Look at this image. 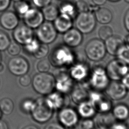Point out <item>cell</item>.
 Wrapping results in <instances>:
<instances>
[{
  "mask_svg": "<svg viewBox=\"0 0 129 129\" xmlns=\"http://www.w3.org/2000/svg\"><path fill=\"white\" fill-rule=\"evenodd\" d=\"M51 65L56 68H69L77 60L75 52L67 45L59 44L55 46L48 58Z\"/></svg>",
  "mask_w": 129,
  "mask_h": 129,
  "instance_id": "cell-1",
  "label": "cell"
},
{
  "mask_svg": "<svg viewBox=\"0 0 129 129\" xmlns=\"http://www.w3.org/2000/svg\"><path fill=\"white\" fill-rule=\"evenodd\" d=\"M110 81L105 68L101 65H96L91 69L87 81L90 90L100 92L105 91Z\"/></svg>",
  "mask_w": 129,
  "mask_h": 129,
  "instance_id": "cell-2",
  "label": "cell"
},
{
  "mask_svg": "<svg viewBox=\"0 0 129 129\" xmlns=\"http://www.w3.org/2000/svg\"><path fill=\"white\" fill-rule=\"evenodd\" d=\"M31 84L36 93L46 96L55 89V77L48 72H39L33 76Z\"/></svg>",
  "mask_w": 129,
  "mask_h": 129,
  "instance_id": "cell-3",
  "label": "cell"
},
{
  "mask_svg": "<svg viewBox=\"0 0 129 129\" xmlns=\"http://www.w3.org/2000/svg\"><path fill=\"white\" fill-rule=\"evenodd\" d=\"M84 52L87 58L94 62L102 60L107 53L104 41L97 38L91 39L86 43Z\"/></svg>",
  "mask_w": 129,
  "mask_h": 129,
  "instance_id": "cell-4",
  "label": "cell"
},
{
  "mask_svg": "<svg viewBox=\"0 0 129 129\" xmlns=\"http://www.w3.org/2000/svg\"><path fill=\"white\" fill-rule=\"evenodd\" d=\"M75 25L83 34L92 32L96 26V20L94 14L91 11L79 13L75 17Z\"/></svg>",
  "mask_w": 129,
  "mask_h": 129,
  "instance_id": "cell-5",
  "label": "cell"
},
{
  "mask_svg": "<svg viewBox=\"0 0 129 129\" xmlns=\"http://www.w3.org/2000/svg\"><path fill=\"white\" fill-rule=\"evenodd\" d=\"M88 100L99 113L111 112L113 107L112 100L103 92L90 90Z\"/></svg>",
  "mask_w": 129,
  "mask_h": 129,
  "instance_id": "cell-6",
  "label": "cell"
},
{
  "mask_svg": "<svg viewBox=\"0 0 129 129\" xmlns=\"http://www.w3.org/2000/svg\"><path fill=\"white\" fill-rule=\"evenodd\" d=\"M80 116L76 109L67 106L58 110L57 119L65 128L73 129L79 123Z\"/></svg>",
  "mask_w": 129,
  "mask_h": 129,
  "instance_id": "cell-7",
  "label": "cell"
},
{
  "mask_svg": "<svg viewBox=\"0 0 129 129\" xmlns=\"http://www.w3.org/2000/svg\"><path fill=\"white\" fill-rule=\"evenodd\" d=\"M105 70L111 81H120L129 73L128 66L118 58H114L107 64Z\"/></svg>",
  "mask_w": 129,
  "mask_h": 129,
  "instance_id": "cell-8",
  "label": "cell"
},
{
  "mask_svg": "<svg viewBox=\"0 0 129 129\" xmlns=\"http://www.w3.org/2000/svg\"><path fill=\"white\" fill-rule=\"evenodd\" d=\"M35 106L30 113L34 121L44 123L49 121L52 116L53 111L46 105L44 98L39 97L35 100Z\"/></svg>",
  "mask_w": 129,
  "mask_h": 129,
  "instance_id": "cell-9",
  "label": "cell"
},
{
  "mask_svg": "<svg viewBox=\"0 0 129 129\" xmlns=\"http://www.w3.org/2000/svg\"><path fill=\"white\" fill-rule=\"evenodd\" d=\"M36 29V38L41 43L50 44L57 37L58 33L51 22H44Z\"/></svg>",
  "mask_w": 129,
  "mask_h": 129,
  "instance_id": "cell-10",
  "label": "cell"
},
{
  "mask_svg": "<svg viewBox=\"0 0 129 129\" xmlns=\"http://www.w3.org/2000/svg\"><path fill=\"white\" fill-rule=\"evenodd\" d=\"M91 69L89 64L84 61L77 60L69 68V74L77 83L88 81Z\"/></svg>",
  "mask_w": 129,
  "mask_h": 129,
  "instance_id": "cell-11",
  "label": "cell"
},
{
  "mask_svg": "<svg viewBox=\"0 0 129 129\" xmlns=\"http://www.w3.org/2000/svg\"><path fill=\"white\" fill-rule=\"evenodd\" d=\"M7 66L9 72L16 76L27 74L30 68L28 60L25 57L19 55L10 58Z\"/></svg>",
  "mask_w": 129,
  "mask_h": 129,
  "instance_id": "cell-12",
  "label": "cell"
},
{
  "mask_svg": "<svg viewBox=\"0 0 129 129\" xmlns=\"http://www.w3.org/2000/svg\"><path fill=\"white\" fill-rule=\"evenodd\" d=\"M55 77V89L56 91L67 95L71 93L74 86V81L64 71H60Z\"/></svg>",
  "mask_w": 129,
  "mask_h": 129,
  "instance_id": "cell-13",
  "label": "cell"
},
{
  "mask_svg": "<svg viewBox=\"0 0 129 129\" xmlns=\"http://www.w3.org/2000/svg\"><path fill=\"white\" fill-rule=\"evenodd\" d=\"M112 100H120L126 97L128 90L120 81H111L104 91Z\"/></svg>",
  "mask_w": 129,
  "mask_h": 129,
  "instance_id": "cell-14",
  "label": "cell"
},
{
  "mask_svg": "<svg viewBox=\"0 0 129 129\" xmlns=\"http://www.w3.org/2000/svg\"><path fill=\"white\" fill-rule=\"evenodd\" d=\"M22 18L24 24L32 29H37L44 21L41 10L36 7H31Z\"/></svg>",
  "mask_w": 129,
  "mask_h": 129,
  "instance_id": "cell-15",
  "label": "cell"
},
{
  "mask_svg": "<svg viewBox=\"0 0 129 129\" xmlns=\"http://www.w3.org/2000/svg\"><path fill=\"white\" fill-rule=\"evenodd\" d=\"M90 91V89L87 81L77 83L74 85L70 93L71 99L74 103L77 105L88 100Z\"/></svg>",
  "mask_w": 129,
  "mask_h": 129,
  "instance_id": "cell-16",
  "label": "cell"
},
{
  "mask_svg": "<svg viewBox=\"0 0 129 129\" xmlns=\"http://www.w3.org/2000/svg\"><path fill=\"white\" fill-rule=\"evenodd\" d=\"M13 37L15 42L24 45L34 38V32L26 25H20L13 30Z\"/></svg>",
  "mask_w": 129,
  "mask_h": 129,
  "instance_id": "cell-17",
  "label": "cell"
},
{
  "mask_svg": "<svg viewBox=\"0 0 129 129\" xmlns=\"http://www.w3.org/2000/svg\"><path fill=\"white\" fill-rule=\"evenodd\" d=\"M66 95L57 91H52L44 98L45 102L48 107L53 111L59 110L62 107L67 106Z\"/></svg>",
  "mask_w": 129,
  "mask_h": 129,
  "instance_id": "cell-18",
  "label": "cell"
},
{
  "mask_svg": "<svg viewBox=\"0 0 129 129\" xmlns=\"http://www.w3.org/2000/svg\"><path fill=\"white\" fill-rule=\"evenodd\" d=\"M62 34L63 44L70 48L79 46L83 40V34L76 28L72 27Z\"/></svg>",
  "mask_w": 129,
  "mask_h": 129,
  "instance_id": "cell-19",
  "label": "cell"
},
{
  "mask_svg": "<svg viewBox=\"0 0 129 129\" xmlns=\"http://www.w3.org/2000/svg\"><path fill=\"white\" fill-rule=\"evenodd\" d=\"M19 24V17L12 11H5L0 15V25L7 30H13Z\"/></svg>",
  "mask_w": 129,
  "mask_h": 129,
  "instance_id": "cell-20",
  "label": "cell"
},
{
  "mask_svg": "<svg viewBox=\"0 0 129 129\" xmlns=\"http://www.w3.org/2000/svg\"><path fill=\"white\" fill-rule=\"evenodd\" d=\"M104 42L106 52L112 56H116L118 51L124 44L123 39L118 35H112Z\"/></svg>",
  "mask_w": 129,
  "mask_h": 129,
  "instance_id": "cell-21",
  "label": "cell"
},
{
  "mask_svg": "<svg viewBox=\"0 0 129 129\" xmlns=\"http://www.w3.org/2000/svg\"><path fill=\"white\" fill-rule=\"evenodd\" d=\"M54 27L57 33L63 34L73 27V19L59 14L53 22Z\"/></svg>",
  "mask_w": 129,
  "mask_h": 129,
  "instance_id": "cell-22",
  "label": "cell"
},
{
  "mask_svg": "<svg viewBox=\"0 0 129 129\" xmlns=\"http://www.w3.org/2000/svg\"><path fill=\"white\" fill-rule=\"evenodd\" d=\"M76 110L80 117L83 119L92 118L96 116L97 113L93 105L89 100L79 104Z\"/></svg>",
  "mask_w": 129,
  "mask_h": 129,
  "instance_id": "cell-23",
  "label": "cell"
},
{
  "mask_svg": "<svg viewBox=\"0 0 129 129\" xmlns=\"http://www.w3.org/2000/svg\"><path fill=\"white\" fill-rule=\"evenodd\" d=\"M117 121L123 122L129 118V106L125 103H118L113 106L111 111Z\"/></svg>",
  "mask_w": 129,
  "mask_h": 129,
  "instance_id": "cell-24",
  "label": "cell"
},
{
  "mask_svg": "<svg viewBox=\"0 0 129 129\" xmlns=\"http://www.w3.org/2000/svg\"><path fill=\"white\" fill-rule=\"evenodd\" d=\"M94 15L96 21L104 25L110 23L113 19L112 12L106 7H98L95 10Z\"/></svg>",
  "mask_w": 129,
  "mask_h": 129,
  "instance_id": "cell-25",
  "label": "cell"
},
{
  "mask_svg": "<svg viewBox=\"0 0 129 129\" xmlns=\"http://www.w3.org/2000/svg\"><path fill=\"white\" fill-rule=\"evenodd\" d=\"M117 121L111 112L101 113L97 116L95 125L97 127L110 128V127Z\"/></svg>",
  "mask_w": 129,
  "mask_h": 129,
  "instance_id": "cell-26",
  "label": "cell"
},
{
  "mask_svg": "<svg viewBox=\"0 0 129 129\" xmlns=\"http://www.w3.org/2000/svg\"><path fill=\"white\" fill-rule=\"evenodd\" d=\"M59 14L62 15L72 19L75 18L78 14L75 3L68 1L62 2L58 7Z\"/></svg>",
  "mask_w": 129,
  "mask_h": 129,
  "instance_id": "cell-27",
  "label": "cell"
},
{
  "mask_svg": "<svg viewBox=\"0 0 129 129\" xmlns=\"http://www.w3.org/2000/svg\"><path fill=\"white\" fill-rule=\"evenodd\" d=\"M41 12L44 20L50 22H53L59 15L58 8L51 4L42 8Z\"/></svg>",
  "mask_w": 129,
  "mask_h": 129,
  "instance_id": "cell-28",
  "label": "cell"
},
{
  "mask_svg": "<svg viewBox=\"0 0 129 129\" xmlns=\"http://www.w3.org/2000/svg\"><path fill=\"white\" fill-rule=\"evenodd\" d=\"M31 8L29 3L25 0H20L14 2V12L18 16L22 17Z\"/></svg>",
  "mask_w": 129,
  "mask_h": 129,
  "instance_id": "cell-29",
  "label": "cell"
},
{
  "mask_svg": "<svg viewBox=\"0 0 129 129\" xmlns=\"http://www.w3.org/2000/svg\"><path fill=\"white\" fill-rule=\"evenodd\" d=\"M14 103L10 98L4 97L0 100V110L3 114L6 115L11 114L14 109Z\"/></svg>",
  "mask_w": 129,
  "mask_h": 129,
  "instance_id": "cell-30",
  "label": "cell"
},
{
  "mask_svg": "<svg viewBox=\"0 0 129 129\" xmlns=\"http://www.w3.org/2000/svg\"><path fill=\"white\" fill-rule=\"evenodd\" d=\"M40 42L37 38H33L29 42L24 45V50L28 54L33 55L38 49Z\"/></svg>",
  "mask_w": 129,
  "mask_h": 129,
  "instance_id": "cell-31",
  "label": "cell"
},
{
  "mask_svg": "<svg viewBox=\"0 0 129 129\" xmlns=\"http://www.w3.org/2000/svg\"><path fill=\"white\" fill-rule=\"evenodd\" d=\"M116 56L129 66V46L124 44L118 51Z\"/></svg>",
  "mask_w": 129,
  "mask_h": 129,
  "instance_id": "cell-32",
  "label": "cell"
},
{
  "mask_svg": "<svg viewBox=\"0 0 129 129\" xmlns=\"http://www.w3.org/2000/svg\"><path fill=\"white\" fill-rule=\"evenodd\" d=\"M35 100L27 98L23 100L21 103L22 110L26 113H31L35 106Z\"/></svg>",
  "mask_w": 129,
  "mask_h": 129,
  "instance_id": "cell-33",
  "label": "cell"
},
{
  "mask_svg": "<svg viewBox=\"0 0 129 129\" xmlns=\"http://www.w3.org/2000/svg\"><path fill=\"white\" fill-rule=\"evenodd\" d=\"M98 33L99 38L103 41H105L108 38L113 35L112 28L107 25L101 26L99 29Z\"/></svg>",
  "mask_w": 129,
  "mask_h": 129,
  "instance_id": "cell-34",
  "label": "cell"
},
{
  "mask_svg": "<svg viewBox=\"0 0 129 129\" xmlns=\"http://www.w3.org/2000/svg\"><path fill=\"white\" fill-rule=\"evenodd\" d=\"M11 42V39L8 34L0 30V51L6 50Z\"/></svg>",
  "mask_w": 129,
  "mask_h": 129,
  "instance_id": "cell-35",
  "label": "cell"
},
{
  "mask_svg": "<svg viewBox=\"0 0 129 129\" xmlns=\"http://www.w3.org/2000/svg\"><path fill=\"white\" fill-rule=\"evenodd\" d=\"M49 51V48L48 44L40 43L38 50L33 55L35 58L38 59L44 58L46 56Z\"/></svg>",
  "mask_w": 129,
  "mask_h": 129,
  "instance_id": "cell-36",
  "label": "cell"
},
{
  "mask_svg": "<svg viewBox=\"0 0 129 129\" xmlns=\"http://www.w3.org/2000/svg\"><path fill=\"white\" fill-rule=\"evenodd\" d=\"M78 13L91 11L93 10L91 6L84 0H77L75 2Z\"/></svg>",
  "mask_w": 129,
  "mask_h": 129,
  "instance_id": "cell-37",
  "label": "cell"
},
{
  "mask_svg": "<svg viewBox=\"0 0 129 129\" xmlns=\"http://www.w3.org/2000/svg\"><path fill=\"white\" fill-rule=\"evenodd\" d=\"M51 64L48 59L42 58L39 60L36 65V68L40 73L48 72L50 69Z\"/></svg>",
  "mask_w": 129,
  "mask_h": 129,
  "instance_id": "cell-38",
  "label": "cell"
},
{
  "mask_svg": "<svg viewBox=\"0 0 129 129\" xmlns=\"http://www.w3.org/2000/svg\"><path fill=\"white\" fill-rule=\"evenodd\" d=\"M7 50L10 55L13 56H15L18 55L20 53L21 47L20 44L15 41L13 42H11L7 48Z\"/></svg>",
  "mask_w": 129,
  "mask_h": 129,
  "instance_id": "cell-39",
  "label": "cell"
},
{
  "mask_svg": "<svg viewBox=\"0 0 129 129\" xmlns=\"http://www.w3.org/2000/svg\"><path fill=\"white\" fill-rule=\"evenodd\" d=\"M79 125L83 129H94L96 125L92 118L83 119Z\"/></svg>",
  "mask_w": 129,
  "mask_h": 129,
  "instance_id": "cell-40",
  "label": "cell"
},
{
  "mask_svg": "<svg viewBox=\"0 0 129 129\" xmlns=\"http://www.w3.org/2000/svg\"><path fill=\"white\" fill-rule=\"evenodd\" d=\"M19 82L22 87H26L31 84L32 79L29 75L26 74L20 76Z\"/></svg>",
  "mask_w": 129,
  "mask_h": 129,
  "instance_id": "cell-41",
  "label": "cell"
},
{
  "mask_svg": "<svg viewBox=\"0 0 129 129\" xmlns=\"http://www.w3.org/2000/svg\"><path fill=\"white\" fill-rule=\"evenodd\" d=\"M31 1L35 7L38 9H42L51 3V0H31Z\"/></svg>",
  "mask_w": 129,
  "mask_h": 129,
  "instance_id": "cell-42",
  "label": "cell"
},
{
  "mask_svg": "<svg viewBox=\"0 0 129 129\" xmlns=\"http://www.w3.org/2000/svg\"><path fill=\"white\" fill-rule=\"evenodd\" d=\"M44 129H66L59 122H52L47 124Z\"/></svg>",
  "mask_w": 129,
  "mask_h": 129,
  "instance_id": "cell-43",
  "label": "cell"
},
{
  "mask_svg": "<svg viewBox=\"0 0 129 129\" xmlns=\"http://www.w3.org/2000/svg\"><path fill=\"white\" fill-rule=\"evenodd\" d=\"M11 0H0V12L7 10L11 4Z\"/></svg>",
  "mask_w": 129,
  "mask_h": 129,
  "instance_id": "cell-44",
  "label": "cell"
},
{
  "mask_svg": "<svg viewBox=\"0 0 129 129\" xmlns=\"http://www.w3.org/2000/svg\"><path fill=\"white\" fill-rule=\"evenodd\" d=\"M123 24L125 29L129 32V8L126 10L124 15Z\"/></svg>",
  "mask_w": 129,
  "mask_h": 129,
  "instance_id": "cell-45",
  "label": "cell"
},
{
  "mask_svg": "<svg viewBox=\"0 0 129 129\" xmlns=\"http://www.w3.org/2000/svg\"><path fill=\"white\" fill-rule=\"evenodd\" d=\"M109 129H127L126 124L123 123V122L116 121Z\"/></svg>",
  "mask_w": 129,
  "mask_h": 129,
  "instance_id": "cell-46",
  "label": "cell"
},
{
  "mask_svg": "<svg viewBox=\"0 0 129 129\" xmlns=\"http://www.w3.org/2000/svg\"><path fill=\"white\" fill-rule=\"evenodd\" d=\"M121 82L126 88V89L129 91V73L125 75L121 79Z\"/></svg>",
  "mask_w": 129,
  "mask_h": 129,
  "instance_id": "cell-47",
  "label": "cell"
},
{
  "mask_svg": "<svg viewBox=\"0 0 129 129\" xmlns=\"http://www.w3.org/2000/svg\"><path fill=\"white\" fill-rule=\"evenodd\" d=\"M107 0H91L92 4L95 7H101L104 5Z\"/></svg>",
  "mask_w": 129,
  "mask_h": 129,
  "instance_id": "cell-48",
  "label": "cell"
},
{
  "mask_svg": "<svg viewBox=\"0 0 129 129\" xmlns=\"http://www.w3.org/2000/svg\"><path fill=\"white\" fill-rule=\"evenodd\" d=\"M0 129H9L7 122L3 120H0Z\"/></svg>",
  "mask_w": 129,
  "mask_h": 129,
  "instance_id": "cell-49",
  "label": "cell"
},
{
  "mask_svg": "<svg viewBox=\"0 0 129 129\" xmlns=\"http://www.w3.org/2000/svg\"><path fill=\"white\" fill-rule=\"evenodd\" d=\"M22 129H39L38 126L34 124H28L24 126Z\"/></svg>",
  "mask_w": 129,
  "mask_h": 129,
  "instance_id": "cell-50",
  "label": "cell"
},
{
  "mask_svg": "<svg viewBox=\"0 0 129 129\" xmlns=\"http://www.w3.org/2000/svg\"><path fill=\"white\" fill-rule=\"evenodd\" d=\"M124 41V43L125 45L129 46V34H127L125 37L124 39H123Z\"/></svg>",
  "mask_w": 129,
  "mask_h": 129,
  "instance_id": "cell-51",
  "label": "cell"
},
{
  "mask_svg": "<svg viewBox=\"0 0 129 129\" xmlns=\"http://www.w3.org/2000/svg\"><path fill=\"white\" fill-rule=\"evenodd\" d=\"M4 70V66L3 65V64L2 63H1L0 64V73H2V72H3Z\"/></svg>",
  "mask_w": 129,
  "mask_h": 129,
  "instance_id": "cell-52",
  "label": "cell"
},
{
  "mask_svg": "<svg viewBox=\"0 0 129 129\" xmlns=\"http://www.w3.org/2000/svg\"><path fill=\"white\" fill-rule=\"evenodd\" d=\"M73 129H83V128H82V127L78 124L77 126H76L75 127H74V128H73Z\"/></svg>",
  "mask_w": 129,
  "mask_h": 129,
  "instance_id": "cell-53",
  "label": "cell"
},
{
  "mask_svg": "<svg viewBox=\"0 0 129 129\" xmlns=\"http://www.w3.org/2000/svg\"><path fill=\"white\" fill-rule=\"evenodd\" d=\"M109 2H113V3H115V2H119V1L120 0H107Z\"/></svg>",
  "mask_w": 129,
  "mask_h": 129,
  "instance_id": "cell-54",
  "label": "cell"
},
{
  "mask_svg": "<svg viewBox=\"0 0 129 129\" xmlns=\"http://www.w3.org/2000/svg\"><path fill=\"white\" fill-rule=\"evenodd\" d=\"M127 120V122L126 125V126H127V129H129V118H128Z\"/></svg>",
  "mask_w": 129,
  "mask_h": 129,
  "instance_id": "cell-55",
  "label": "cell"
},
{
  "mask_svg": "<svg viewBox=\"0 0 129 129\" xmlns=\"http://www.w3.org/2000/svg\"><path fill=\"white\" fill-rule=\"evenodd\" d=\"M2 114H3V113H2V111H1V110H0V120H1V118H2Z\"/></svg>",
  "mask_w": 129,
  "mask_h": 129,
  "instance_id": "cell-56",
  "label": "cell"
},
{
  "mask_svg": "<svg viewBox=\"0 0 129 129\" xmlns=\"http://www.w3.org/2000/svg\"><path fill=\"white\" fill-rule=\"evenodd\" d=\"M96 129H109V128H101V127H96Z\"/></svg>",
  "mask_w": 129,
  "mask_h": 129,
  "instance_id": "cell-57",
  "label": "cell"
},
{
  "mask_svg": "<svg viewBox=\"0 0 129 129\" xmlns=\"http://www.w3.org/2000/svg\"><path fill=\"white\" fill-rule=\"evenodd\" d=\"M2 63V56H1V54L0 53V64Z\"/></svg>",
  "mask_w": 129,
  "mask_h": 129,
  "instance_id": "cell-58",
  "label": "cell"
},
{
  "mask_svg": "<svg viewBox=\"0 0 129 129\" xmlns=\"http://www.w3.org/2000/svg\"><path fill=\"white\" fill-rule=\"evenodd\" d=\"M126 3H128L129 4V0H124Z\"/></svg>",
  "mask_w": 129,
  "mask_h": 129,
  "instance_id": "cell-59",
  "label": "cell"
},
{
  "mask_svg": "<svg viewBox=\"0 0 129 129\" xmlns=\"http://www.w3.org/2000/svg\"><path fill=\"white\" fill-rule=\"evenodd\" d=\"M59 1H61V2H64V1H68V0H58Z\"/></svg>",
  "mask_w": 129,
  "mask_h": 129,
  "instance_id": "cell-60",
  "label": "cell"
},
{
  "mask_svg": "<svg viewBox=\"0 0 129 129\" xmlns=\"http://www.w3.org/2000/svg\"><path fill=\"white\" fill-rule=\"evenodd\" d=\"M14 2H16V1H20V0H13Z\"/></svg>",
  "mask_w": 129,
  "mask_h": 129,
  "instance_id": "cell-61",
  "label": "cell"
}]
</instances>
